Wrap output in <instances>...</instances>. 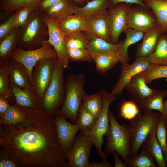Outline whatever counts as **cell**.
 Masks as SVG:
<instances>
[{
	"label": "cell",
	"instance_id": "obj_25",
	"mask_svg": "<svg viewBox=\"0 0 167 167\" xmlns=\"http://www.w3.org/2000/svg\"><path fill=\"white\" fill-rule=\"evenodd\" d=\"M110 7V0H92L83 7L75 5L74 13L86 20L92 15Z\"/></svg>",
	"mask_w": 167,
	"mask_h": 167
},
{
	"label": "cell",
	"instance_id": "obj_53",
	"mask_svg": "<svg viewBox=\"0 0 167 167\" xmlns=\"http://www.w3.org/2000/svg\"><path fill=\"white\" fill-rule=\"evenodd\" d=\"M166 33V34L167 35V32Z\"/></svg>",
	"mask_w": 167,
	"mask_h": 167
},
{
	"label": "cell",
	"instance_id": "obj_22",
	"mask_svg": "<svg viewBox=\"0 0 167 167\" xmlns=\"http://www.w3.org/2000/svg\"><path fill=\"white\" fill-rule=\"evenodd\" d=\"M162 34L158 27L145 33L142 41L137 45L135 53L136 57H147L152 54Z\"/></svg>",
	"mask_w": 167,
	"mask_h": 167
},
{
	"label": "cell",
	"instance_id": "obj_15",
	"mask_svg": "<svg viewBox=\"0 0 167 167\" xmlns=\"http://www.w3.org/2000/svg\"><path fill=\"white\" fill-rule=\"evenodd\" d=\"M66 116L55 114L54 117L56 132L58 142L62 151L66 153L74 144L79 128L76 123L71 124L66 119Z\"/></svg>",
	"mask_w": 167,
	"mask_h": 167
},
{
	"label": "cell",
	"instance_id": "obj_23",
	"mask_svg": "<svg viewBox=\"0 0 167 167\" xmlns=\"http://www.w3.org/2000/svg\"><path fill=\"white\" fill-rule=\"evenodd\" d=\"M146 6L154 14L158 28L162 34L167 32V1L142 0Z\"/></svg>",
	"mask_w": 167,
	"mask_h": 167
},
{
	"label": "cell",
	"instance_id": "obj_47",
	"mask_svg": "<svg viewBox=\"0 0 167 167\" xmlns=\"http://www.w3.org/2000/svg\"><path fill=\"white\" fill-rule=\"evenodd\" d=\"M12 105L9 103V102L5 96L0 95V118L3 117L6 112Z\"/></svg>",
	"mask_w": 167,
	"mask_h": 167
},
{
	"label": "cell",
	"instance_id": "obj_50",
	"mask_svg": "<svg viewBox=\"0 0 167 167\" xmlns=\"http://www.w3.org/2000/svg\"><path fill=\"white\" fill-rule=\"evenodd\" d=\"M112 153L114 160V167H127L125 162H123L119 157V155L116 152H114Z\"/></svg>",
	"mask_w": 167,
	"mask_h": 167
},
{
	"label": "cell",
	"instance_id": "obj_43",
	"mask_svg": "<svg viewBox=\"0 0 167 167\" xmlns=\"http://www.w3.org/2000/svg\"><path fill=\"white\" fill-rule=\"evenodd\" d=\"M66 49L69 60L90 62L93 60L91 53L87 49Z\"/></svg>",
	"mask_w": 167,
	"mask_h": 167
},
{
	"label": "cell",
	"instance_id": "obj_11",
	"mask_svg": "<svg viewBox=\"0 0 167 167\" xmlns=\"http://www.w3.org/2000/svg\"><path fill=\"white\" fill-rule=\"evenodd\" d=\"M127 26L145 33L158 27L156 19L153 11L148 7L139 5L129 9Z\"/></svg>",
	"mask_w": 167,
	"mask_h": 167
},
{
	"label": "cell",
	"instance_id": "obj_33",
	"mask_svg": "<svg viewBox=\"0 0 167 167\" xmlns=\"http://www.w3.org/2000/svg\"><path fill=\"white\" fill-rule=\"evenodd\" d=\"M26 118V113L24 109L17 105H12L0 118V126L12 127L24 121Z\"/></svg>",
	"mask_w": 167,
	"mask_h": 167
},
{
	"label": "cell",
	"instance_id": "obj_36",
	"mask_svg": "<svg viewBox=\"0 0 167 167\" xmlns=\"http://www.w3.org/2000/svg\"><path fill=\"white\" fill-rule=\"evenodd\" d=\"M97 118L84 109L81 105L78 113L76 123L81 133L88 135L94 126Z\"/></svg>",
	"mask_w": 167,
	"mask_h": 167
},
{
	"label": "cell",
	"instance_id": "obj_10",
	"mask_svg": "<svg viewBox=\"0 0 167 167\" xmlns=\"http://www.w3.org/2000/svg\"><path fill=\"white\" fill-rule=\"evenodd\" d=\"M93 144L88 136L81 133L77 135L71 149L65 153L68 167H89V159Z\"/></svg>",
	"mask_w": 167,
	"mask_h": 167
},
{
	"label": "cell",
	"instance_id": "obj_1",
	"mask_svg": "<svg viewBox=\"0 0 167 167\" xmlns=\"http://www.w3.org/2000/svg\"><path fill=\"white\" fill-rule=\"evenodd\" d=\"M26 118L0 127V149L20 167H68L58 142L54 118L41 109L23 108Z\"/></svg>",
	"mask_w": 167,
	"mask_h": 167
},
{
	"label": "cell",
	"instance_id": "obj_40",
	"mask_svg": "<svg viewBox=\"0 0 167 167\" xmlns=\"http://www.w3.org/2000/svg\"><path fill=\"white\" fill-rule=\"evenodd\" d=\"M140 74L144 77L146 83H150L158 79H167V65L158 66L152 64L148 69Z\"/></svg>",
	"mask_w": 167,
	"mask_h": 167
},
{
	"label": "cell",
	"instance_id": "obj_48",
	"mask_svg": "<svg viewBox=\"0 0 167 167\" xmlns=\"http://www.w3.org/2000/svg\"><path fill=\"white\" fill-rule=\"evenodd\" d=\"M121 2L131 4H137L144 7H148L142 0H110L111 7L115 6Z\"/></svg>",
	"mask_w": 167,
	"mask_h": 167
},
{
	"label": "cell",
	"instance_id": "obj_18",
	"mask_svg": "<svg viewBox=\"0 0 167 167\" xmlns=\"http://www.w3.org/2000/svg\"><path fill=\"white\" fill-rule=\"evenodd\" d=\"M11 93L16 105L22 108L33 109H40V104L34 94L31 88L21 89L9 82Z\"/></svg>",
	"mask_w": 167,
	"mask_h": 167
},
{
	"label": "cell",
	"instance_id": "obj_26",
	"mask_svg": "<svg viewBox=\"0 0 167 167\" xmlns=\"http://www.w3.org/2000/svg\"><path fill=\"white\" fill-rule=\"evenodd\" d=\"M75 2L71 0H63L44 12L48 17L58 21L74 14Z\"/></svg>",
	"mask_w": 167,
	"mask_h": 167
},
{
	"label": "cell",
	"instance_id": "obj_29",
	"mask_svg": "<svg viewBox=\"0 0 167 167\" xmlns=\"http://www.w3.org/2000/svg\"><path fill=\"white\" fill-rule=\"evenodd\" d=\"M156 125L157 124L153 127L143 144L146 145L153 156L158 166L166 167L162 150L156 137Z\"/></svg>",
	"mask_w": 167,
	"mask_h": 167
},
{
	"label": "cell",
	"instance_id": "obj_3",
	"mask_svg": "<svg viewBox=\"0 0 167 167\" xmlns=\"http://www.w3.org/2000/svg\"><path fill=\"white\" fill-rule=\"evenodd\" d=\"M85 79V76L83 73L71 74L67 76L65 82L64 102L56 113L69 118L74 123H76L78 111L86 93L84 90Z\"/></svg>",
	"mask_w": 167,
	"mask_h": 167
},
{
	"label": "cell",
	"instance_id": "obj_24",
	"mask_svg": "<svg viewBox=\"0 0 167 167\" xmlns=\"http://www.w3.org/2000/svg\"><path fill=\"white\" fill-rule=\"evenodd\" d=\"M167 96V90L154 89L151 94L138 103L139 107L143 110H154L157 111L166 117L163 102Z\"/></svg>",
	"mask_w": 167,
	"mask_h": 167
},
{
	"label": "cell",
	"instance_id": "obj_38",
	"mask_svg": "<svg viewBox=\"0 0 167 167\" xmlns=\"http://www.w3.org/2000/svg\"><path fill=\"white\" fill-rule=\"evenodd\" d=\"M41 0H0L1 12L13 14L20 8L38 4Z\"/></svg>",
	"mask_w": 167,
	"mask_h": 167
},
{
	"label": "cell",
	"instance_id": "obj_7",
	"mask_svg": "<svg viewBox=\"0 0 167 167\" xmlns=\"http://www.w3.org/2000/svg\"><path fill=\"white\" fill-rule=\"evenodd\" d=\"M103 101L101 112L92 130L88 134L93 145L96 147L99 156L102 160H106L107 156L102 150L103 137L107 135L110 130L109 115V108L111 103L117 98L116 96L111 95L105 90L100 91Z\"/></svg>",
	"mask_w": 167,
	"mask_h": 167
},
{
	"label": "cell",
	"instance_id": "obj_32",
	"mask_svg": "<svg viewBox=\"0 0 167 167\" xmlns=\"http://www.w3.org/2000/svg\"><path fill=\"white\" fill-rule=\"evenodd\" d=\"M126 36L119 49L123 58L122 63H129L128 49L130 45L134 44L143 39L145 33L127 27L123 32Z\"/></svg>",
	"mask_w": 167,
	"mask_h": 167
},
{
	"label": "cell",
	"instance_id": "obj_14",
	"mask_svg": "<svg viewBox=\"0 0 167 167\" xmlns=\"http://www.w3.org/2000/svg\"><path fill=\"white\" fill-rule=\"evenodd\" d=\"M152 65L147 57H136L131 64L129 63H121L119 79L110 94L113 96L121 94L123 90L134 76L147 70Z\"/></svg>",
	"mask_w": 167,
	"mask_h": 167
},
{
	"label": "cell",
	"instance_id": "obj_17",
	"mask_svg": "<svg viewBox=\"0 0 167 167\" xmlns=\"http://www.w3.org/2000/svg\"><path fill=\"white\" fill-rule=\"evenodd\" d=\"M9 82L16 87L25 89L31 88L28 71L20 62L10 59L8 62Z\"/></svg>",
	"mask_w": 167,
	"mask_h": 167
},
{
	"label": "cell",
	"instance_id": "obj_34",
	"mask_svg": "<svg viewBox=\"0 0 167 167\" xmlns=\"http://www.w3.org/2000/svg\"><path fill=\"white\" fill-rule=\"evenodd\" d=\"M82 107L98 118L102 110L103 101L101 92L90 95L85 93L81 105Z\"/></svg>",
	"mask_w": 167,
	"mask_h": 167
},
{
	"label": "cell",
	"instance_id": "obj_21",
	"mask_svg": "<svg viewBox=\"0 0 167 167\" xmlns=\"http://www.w3.org/2000/svg\"><path fill=\"white\" fill-rule=\"evenodd\" d=\"M85 33L89 39L87 49L91 54H105L118 50L120 48L124 41L123 40L116 44H113L107 42L98 36Z\"/></svg>",
	"mask_w": 167,
	"mask_h": 167
},
{
	"label": "cell",
	"instance_id": "obj_31",
	"mask_svg": "<svg viewBox=\"0 0 167 167\" xmlns=\"http://www.w3.org/2000/svg\"><path fill=\"white\" fill-rule=\"evenodd\" d=\"M154 159L146 145L143 144L140 153L131 156L124 162L127 167H156Z\"/></svg>",
	"mask_w": 167,
	"mask_h": 167
},
{
	"label": "cell",
	"instance_id": "obj_37",
	"mask_svg": "<svg viewBox=\"0 0 167 167\" xmlns=\"http://www.w3.org/2000/svg\"><path fill=\"white\" fill-rule=\"evenodd\" d=\"M156 135L162 150L167 167V118L161 114L157 124Z\"/></svg>",
	"mask_w": 167,
	"mask_h": 167
},
{
	"label": "cell",
	"instance_id": "obj_12",
	"mask_svg": "<svg viewBox=\"0 0 167 167\" xmlns=\"http://www.w3.org/2000/svg\"><path fill=\"white\" fill-rule=\"evenodd\" d=\"M131 7V4L121 2L108 8L107 19L112 43H118L121 34L127 27V13Z\"/></svg>",
	"mask_w": 167,
	"mask_h": 167
},
{
	"label": "cell",
	"instance_id": "obj_20",
	"mask_svg": "<svg viewBox=\"0 0 167 167\" xmlns=\"http://www.w3.org/2000/svg\"><path fill=\"white\" fill-rule=\"evenodd\" d=\"M146 84L144 77L140 73L131 79L124 89L130 92L138 103L151 94L154 91Z\"/></svg>",
	"mask_w": 167,
	"mask_h": 167
},
{
	"label": "cell",
	"instance_id": "obj_28",
	"mask_svg": "<svg viewBox=\"0 0 167 167\" xmlns=\"http://www.w3.org/2000/svg\"><path fill=\"white\" fill-rule=\"evenodd\" d=\"M58 25L65 36L76 32L87 31L86 20L75 14L59 21Z\"/></svg>",
	"mask_w": 167,
	"mask_h": 167
},
{
	"label": "cell",
	"instance_id": "obj_13",
	"mask_svg": "<svg viewBox=\"0 0 167 167\" xmlns=\"http://www.w3.org/2000/svg\"><path fill=\"white\" fill-rule=\"evenodd\" d=\"M44 19L47 24L49 34L48 39L44 43H49L52 46L63 68L69 69V60L65 43V36L59 27V21L48 17L44 13Z\"/></svg>",
	"mask_w": 167,
	"mask_h": 167
},
{
	"label": "cell",
	"instance_id": "obj_44",
	"mask_svg": "<svg viewBox=\"0 0 167 167\" xmlns=\"http://www.w3.org/2000/svg\"><path fill=\"white\" fill-rule=\"evenodd\" d=\"M15 13H14L0 25V42L7 36L15 28Z\"/></svg>",
	"mask_w": 167,
	"mask_h": 167
},
{
	"label": "cell",
	"instance_id": "obj_46",
	"mask_svg": "<svg viewBox=\"0 0 167 167\" xmlns=\"http://www.w3.org/2000/svg\"><path fill=\"white\" fill-rule=\"evenodd\" d=\"M63 0H41L38 4V8L44 12L49 8Z\"/></svg>",
	"mask_w": 167,
	"mask_h": 167
},
{
	"label": "cell",
	"instance_id": "obj_6",
	"mask_svg": "<svg viewBox=\"0 0 167 167\" xmlns=\"http://www.w3.org/2000/svg\"><path fill=\"white\" fill-rule=\"evenodd\" d=\"M161 114L152 110H144L142 115L139 114L130 120V156L138 154L139 148L157 124Z\"/></svg>",
	"mask_w": 167,
	"mask_h": 167
},
{
	"label": "cell",
	"instance_id": "obj_51",
	"mask_svg": "<svg viewBox=\"0 0 167 167\" xmlns=\"http://www.w3.org/2000/svg\"><path fill=\"white\" fill-rule=\"evenodd\" d=\"M75 3L80 5H83L92 0H71Z\"/></svg>",
	"mask_w": 167,
	"mask_h": 167
},
{
	"label": "cell",
	"instance_id": "obj_39",
	"mask_svg": "<svg viewBox=\"0 0 167 167\" xmlns=\"http://www.w3.org/2000/svg\"><path fill=\"white\" fill-rule=\"evenodd\" d=\"M82 31L75 32L65 36V43L66 48L87 49L88 38L85 32Z\"/></svg>",
	"mask_w": 167,
	"mask_h": 167
},
{
	"label": "cell",
	"instance_id": "obj_19",
	"mask_svg": "<svg viewBox=\"0 0 167 167\" xmlns=\"http://www.w3.org/2000/svg\"><path fill=\"white\" fill-rule=\"evenodd\" d=\"M93 60L95 62L97 71L103 74L111 69L119 62H123L119 49L105 54H91Z\"/></svg>",
	"mask_w": 167,
	"mask_h": 167
},
{
	"label": "cell",
	"instance_id": "obj_54",
	"mask_svg": "<svg viewBox=\"0 0 167 167\" xmlns=\"http://www.w3.org/2000/svg\"><path fill=\"white\" fill-rule=\"evenodd\" d=\"M166 0V1H167V0Z\"/></svg>",
	"mask_w": 167,
	"mask_h": 167
},
{
	"label": "cell",
	"instance_id": "obj_35",
	"mask_svg": "<svg viewBox=\"0 0 167 167\" xmlns=\"http://www.w3.org/2000/svg\"><path fill=\"white\" fill-rule=\"evenodd\" d=\"M9 60L0 64V95L5 96L11 105H16V104L10 87L8 72Z\"/></svg>",
	"mask_w": 167,
	"mask_h": 167
},
{
	"label": "cell",
	"instance_id": "obj_2",
	"mask_svg": "<svg viewBox=\"0 0 167 167\" xmlns=\"http://www.w3.org/2000/svg\"><path fill=\"white\" fill-rule=\"evenodd\" d=\"M44 15V12L37 7L25 23L19 28L17 47L26 50L33 49L40 47L47 40L48 29Z\"/></svg>",
	"mask_w": 167,
	"mask_h": 167
},
{
	"label": "cell",
	"instance_id": "obj_5",
	"mask_svg": "<svg viewBox=\"0 0 167 167\" xmlns=\"http://www.w3.org/2000/svg\"><path fill=\"white\" fill-rule=\"evenodd\" d=\"M110 130L107 135V143L103 153L106 156L115 152L125 161L130 156V137L129 126L126 123L120 125L115 116L109 109Z\"/></svg>",
	"mask_w": 167,
	"mask_h": 167
},
{
	"label": "cell",
	"instance_id": "obj_41",
	"mask_svg": "<svg viewBox=\"0 0 167 167\" xmlns=\"http://www.w3.org/2000/svg\"><path fill=\"white\" fill-rule=\"evenodd\" d=\"M139 112L137 105L132 101L123 102L120 108V116L130 121L139 114Z\"/></svg>",
	"mask_w": 167,
	"mask_h": 167
},
{
	"label": "cell",
	"instance_id": "obj_8",
	"mask_svg": "<svg viewBox=\"0 0 167 167\" xmlns=\"http://www.w3.org/2000/svg\"><path fill=\"white\" fill-rule=\"evenodd\" d=\"M58 60V58L41 59L36 63L32 71L31 87L39 104L51 81Z\"/></svg>",
	"mask_w": 167,
	"mask_h": 167
},
{
	"label": "cell",
	"instance_id": "obj_42",
	"mask_svg": "<svg viewBox=\"0 0 167 167\" xmlns=\"http://www.w3.org/2000/svg\"><path fill=\"white\" fill-rule=\"evenodd\" d=\"M38 4L22 7L15 12V26L19 28L27 21L32 12L38 6Z\"/></svg>",
	"mask_w": 167,
	"mask_h": 167
},
{
	"label": "cell",
	"instance_id": "obj_4",
	"mask_svg": "<svg viewBox=\"0 0 167 167\" xmlns=\"http://www.w3.org/2000/svg\"><path fill=\"white\" fill-rule=\"evenodd\" d=\"M64 69L58 59L51 81L40 104V109L53 118L62 106L65 100Z\"/></svg>",
	"mask_w": 167,
	"mask_h": 167
},
{
	"label": "cell",
	"instance_id": "obj_49",
	"mask_svg": "<svg viewBox=\"0 0 167 167\" xmlns=\"http://www.w3.org/2000/svg\"><path fill=\"white\" fill-rule=\"evenodd\" d=\"M112 165L107 160H102L101 161H93L90 162L89 167H112Z\"/></svg>",
	"mask_w": 167,
	"mask_h": 167
},
{
	"label": "cell",
	"instance_id": "obj_27",
	"mask_svg": "<svg viewBox=\"0 0 167 167\" xmlns=\"http://www.w3.org/2000/svg\"><path fill=\"white\" fill-rule=\"evenodd\" d=\"M19 28H15L0 42V64L10 59L15 49L17 47Z\"/></svg>",
	"mask_w": 167,
	"mask_h": 167
},
{
	"label": "cell",
	"instance_id": "obj_30",
	"mask_svg": "<svg viewBox=\"0 0 167 167\" xmlns=\"http://www.w3.org/2000/svg\"><path fill=\"white\" fill-rule=\"evenodd\" d=\"M147 58L151 64L158 66L167 65V35L166 33L161 35L154 51Z\"/></svg>",
	"mask_w": 167,
	"mask_h": 167
},
{
	"label": "cell",
	"instance_id": "obj_45",
	"mask_svg": "<svg viewBox=\"0 0 167 167\" xmlns=\"http://www.w3.org/2000/svg\"><path fill=\"white\" fill-rule=\"evenodd\" d=\"M0 167H17V165L5 151L2 149L0 151Z\"/></svg>",
	"mask_w": 167,
	"mask_h": 167
},
{
	"label": "cell",
	"instance_id": "obj_52",
	"mask_svg": "<svg viewBox=\"0 0 167 167\" xmlns=\"http://www.w3.org/2000/svg\"><path fill=\"white\" fill-rule=\"evenodd\" d=\"M163 106L165 115L167 118V99L164 101Z\"/></svg>",
	"mask_w": 167,
	"mask_h": 167
},
{
	"label": "cell",
	"instance_id": "obj_9",
	"mask_svg": "<svg viewBox=\"0 0 167 167\" xmlns=\"http://www.w3.org/2000/svg\"><path fill=\"white\" fill-rule=\"evenodd\" d=\"M45 58H58L57 54L52 46L45 43L39 48L30 50H24L17 47L12 54L10 59L19 61L27 68L30 83L32 72L36 63Z\"/></svg>",
	"mask_w": 167,
	"mask_h": 167
},
{
	"label": "cell",
	"instance_id": "obj_16",
	"mask_svg": "<svg viewBox=\"0 0 167 167\" xmlns=\"http://www.w3.org/2000/svg\"><path fill=\"white\" fill-rule=\"evenodd\" d=\"M108 14L107 9L90 16L86 20L87 31L85 32L98 36L112 43L107 19Z\"/></svg>",
	"mask_w": 167,
	"mask_h": 167
}]
</instances>
